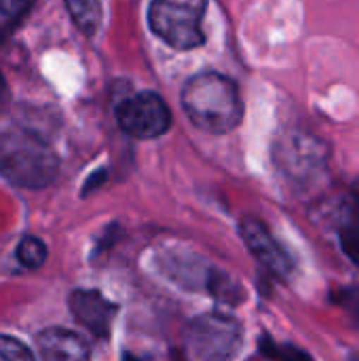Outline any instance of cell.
<instances>
[{
	"label": "cell",
	"mask_w": 359,
	"mask_h": 361,
	"mask_svg": "<svg viewBox=\"0 0 359 361\" xmlns=\"http://www.w3.org/2000/svg\"><path fill=\"white\" fill-rule=\"evenodd\" d=\"M180 102L190 123L214 135L231 133L243 118L239 89L233 78L220 72H201L188 78Z\"/></svg>",
	"instance_id": "1"
},
{
	"label": "cell",
	"mask_w": 359,
	"mask_h": 361,
	"mask_svg": "<svg viewBox=\"0 0 359 361\" xmlns=\"http://www.w3.org/2000/svg\"><path fill=\"white\" fill-rule=\"evenodd\" d=\"M59 171V157L38 133L23 127L0 131V178L25 190L49 186Z\"/></svg>",
	"instance_id": "2"
},
{
	"label": "cell",
	"mask_w": 359,
	"mask_h": 361,
	"mask_svg": "<svg viewBox=\"0 0 359 361\" xmlns=\"http://www.w3.org/2000/svg\"><path fill=\"white\" fill-rule=\"evenodd\" d=\"M241 347L243 328L224 313L199 315L184 332V353L190 361H235Z\"/></svg>",
	"instance_id": "3"
},
{
	"label": "cell",
	"mask_w": 359,
	"mask_h": 361,
	"mask_svg": "<svg viewBox=\"0 0 359 361\" xmlns=\"http://www.w3.org/2000/svg\"><path fill=\"white\" fill-rule=\"evenodd\" d=\"M207 0H152L148 27L157 38L178 51H190L205 42L201 27Z\"/></svg>",
	"instance_id": "4"
},
{
	"label": "cell",
	"mask_w": 359,
	"mask_h": 361,
	"mask_svg": "<svg viewBox=\"0 0 359 361\" xmlns=\"http://www.w3.org/2000/svg\"><path fill=\"white\" fill-rule=\"evenodd\" d=\"M118 127L135 140H157L171 127V112L165 99L154 91H142L127 97L116 108Z\"/></svg>",
	"instance_id": "5"
},
{
	"label": "cell",
	"mask_w": 359,
	"mask_h": 361,
	"mask_svg": "<svg viewBox=\"0 0 359 361\" xmlns=\"http://www.w3.org/2000/svg\"><path fill=\"white\" fill-rule=\"evenodd\" d=\"M328 148L313 135L303 131L288 133L277 146V163L279 167L292 176L294 180H303L320 171L328 161Z\"/></svg>",
	"instance_id": "6"
},
{
	"label": "cell",
	"mask_w": 359,
	"mask_h": 361,
	"mask_svg": "<svg viewBox=\"0 0 359 361\" xmlns=\"http://www.w3.org/2000/svg\"><path fill=\"white\" fill-rule=\"evenodd\" d=\"M239 233L252 256L267 267L271 273L279 277H288L294 271L292 256L281 247V243L271 235V231L256 218H243L239 224Z\"/></svg>",
	"instance_id": "7"
},
{
	"label": "cell",
	"mask_w": 359,
	"mask_h": 361,
	"mask_svg": "<svg viewBox=\"0 0 359 361\" xmlns=\"http://www.w3.org/2000/svg\"><path fill=\"white\" fill-rule=\"evenodd\" d=\"M68 307L78 324L91 330L95 336L110 332V326L116 317V305L95 290H76L68 298Z\"/></svg>",
	"instance_id": "8"
},
{
	"label": "cell",
	"mask_w": 359,
	"mask_h": 361,
	"mask_svg": "<svg viewBox=\"0 0 359 361\" xmlns=\"http://www.w3.org/2000/svg\"><path fill=\"white\" fill-rule=\"evenodd\" d=\"M40 361H91L87 341L66 328H47L36 336Z\"/></svg>",
	"instance_id": "9"
},
{
	"label": "cell",
	"mask_w": 359,
	"mask_h": 361,
	"mask_svg": "<svg viewBox=\"0 0 359 361\" xmlns=\"http://www.w3.org/2000/svg\"><path fill=\"white\" fill-rule=\"evenodd\" d=\"M66 6L76 23V27L91 36L97 27H99V21H102V8H99V2L97 0H66Z\"/></svg>",
	"instance_id": "10"
},
{
	"label": "cell",
	"mask_w": 359,
	"mask_h": 361,
	"mask_svg": "<svg viewBox=\"0 0 359 361\" xmlns=\"http://www.w3.org/2000/svg\"><path fill=\"white\" fill-rule=\"evenodd\" d=\"M47 256H49L47 245H44V241L38 239V237L28 235V237H23V239L19 241V245H17V260H19V264L25 267V269H40V267L44 264Z\"/></svg>",
	"instance_id": "11"
},
{
	"label": "cell",
	"mask_w": 359,
	"mask_h": 361,
	"mask_svg": "<svg viewBox=\"0 0 359 361\" xmlns=\"http://www.w3.org/2000/svg\"><path fill=\"white\" fill-rule=\"evenodd\" d=\"M0 361H36V357L21 341L0 334Z\"/></svg>",
	"instance_id": "12"
},
{
	"label": "cell",
	"mask_w": 359,
	"mask_h": 361,
	"mask_svg": "<svg viewBox=\"0 0 359 361\" xmlns=\"http://www.w3.org/2000/svg\"><path fill=\"white\" fill-rule=\"evenodd\" d=\"M341 245H343V252L351 258V262L359 267V216L349 220L341 228Z\"/></svg>",
	"instance_id": "13"
},
{
	"label": "cell",
	"mask_w": 359,
	"mask_h": 361,
	"mask_svg": "<svg viewBox=\"0 0 359 361\" xmlns=\"http://www.w3.org/2000/svg\"><path fill=\"white\" fill-rule=\"evenodd\" d=\"M262 351L273 357V360H281V361H311V357L307 353H303L300 349H294V347H288V345H275L271 343L269 338L262 341Z\"/></svg>",
	"instance_id": "14"
},
{
	"label": "cell",
	"mask_w": 359,
	"mask_h": 361,
	"mask_svg": "<svg viewBox=\"0 0 359 361\" xmlns=\"http://www.w3.org/2000/svg\"><path fill=\"white\" fill-rule=\"evenodd\" d=\"M32 0H0V13L6 17H19L30 8Z\"/></svg>",
	"instance_id": "15"
},
{
	"label": "cell",
	"mask_w": 359,
	"mask_h": 361,
	"mask_svg": "<svg viewBox=\"0 0 359 361\" xmlns=\"http://www.w3.org/2000/svg\"><path fill=\"white\" fill-rule=\"evenodd\" d=\"M336 300L349 311H359V292H355V290L343 292V296H336Z\"/></svg>",
	"instance_id": "16"
},
{
	"label": "cell",
	"mask_w": 359,
	"mask_h": 361,
	"mask_svg": "<svg viewBox=\"0 0 359 361\" xmlns=\"http://www.w3.org/2000/svg\"><path fill=\"white\" fill-rule=\"evenodd\" d=\"M8 102H11L8 85H6V80H4V76H2V72H0V114H2L4 110H6Z\"/></svg>",
	"instance_id": "17"
},
{
	"label": "cell",
	"mask_w": 359,
	"mask_h": 361,
	"mask_svg": "<svg viewBox=\"0 0 359 361\" xmlns=\"http://www.w3.org/2000/svg\"><path fill=\"white\" fill-rule=\"evenodd\" d=\"M102 180H106V171H97V173H93V176H91V180L85 184V192H91V190L95 188V184H99Z\"/></svg>",
	"instance_id": "18"
},
{
	"label": "cell",
	"mask_w": 359,
	"mask_h": 361,
	"mask_svg": "<svg viewBox=\"0 0 359 361\" xmlns=\"http://www.w3.org/2000/svg\"><path fill=\"white\" fill-rule=\"evenodd\" d=\"M351 192H353V199L358 201V205H359V180H355V182H353V186H351Z\"/></svg>",
	"instance_id": "19"
},
{
	"label": "cell",
	"mask_w": 359,
	"mask_h": 361,
	"mask_svg": "<svg viewBox=\"0 0 359 361\" xmlns=\"http://www.w3.org/2000/svg\"><path fill=\"white\" fill-rule=\"evenodd\" d=\"M0 42H2V32H0Z\"/></svg>",
	"instance_id": "20"
}]
</instances>
